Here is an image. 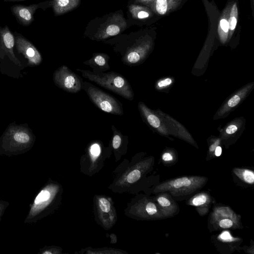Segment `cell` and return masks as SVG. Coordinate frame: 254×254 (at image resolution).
I'll use <instances>...</instances> for the list:
<instances>
[{
    "label": "cell",
    "instance_id": "cell-19",
    "mask_svg": "<svg viewBox=\"0 0 254 254\" xmlns=\"http://www.w3.org/2000/svg\"><path fill=\"white\" fill-rule=\"evenodd\" d=\"M238 19V9L236 2L231 3V6L228 17L229 30L228 39H230L233 35L237 24Z\"/></svg>",
    "mask_w": 254,
    "mask_h": 254
},
{
    "label": "cell",
    "instance_id": "cell-11",
    "mask_svg": "<svg viewBox=\"0 0 254 254\" xmlns=\"http://www.w3.org/2000/svg\"><path fill=\"white\" fill-rule=\"evenodd\" d=\"M159 193L155 199L161 212L165 218L173 217L179 211L178 204L169 193L166 192Z\"/></svg>",
    "mask_w": 254,
    "mask_h": 254
},
{
    "label": "cell",
    "instance_id": "cell-23",
    "mask_svg": "<svg viewBox=\"0 0 254 254\" xmlns=\"http://www.w3.org/2000/svg\"><path fill=\"white\" fill-rule=\"evenodd\" d=\"M90 152L91 155L94 158L98 157L101 152V148L99 144L97 143H94L90 146Z\"/></svg>",
    "mask_w": 254,
    "mask_h": 254
},
{
    "label": "cell",
    "instance_id": "cell-7",
    "mask_svg": "<svg viewBox=\"0 0 254 254\" xmlns=\"http://www.w3.org/2000/svg\"><path fill=\"white\" fill-rule=\"evenodd\" d=\"M127 27V22L123 16L115 13L109 17L95 34L98 40L105 39L109 37L119 34Z\"/></svg>",
    "mask_w": 254,
    "mask_h": 254
},
{
    "label": "cell",
    "instance_id": "cell-9",
    "mask_svg": "<svg viewBox=\"0 0 254 254\" xmlns=\"http://www.w3.org/2000/svg\"><path fill=\"white\" fill-rule=\"evenodd\" d=\"M150 46L149 40H142L137 44L129 47L122 58L124 64L133 66L139 63L144 56L148 51Z\"/></svg>",
    "mask_w": 254,
    "mask_h": 254
},
{
    "label": "cell",
    "instance_id": "cell-13",
    "mask_svg": "<svg viewBox=\"0 0 254 254\" xmlns=\"http://www.w3.org/2000/svg\"><path fill=\"white\" fill-rule=\"evenodd\" d=\"M211 195L206 192H201L193 195L187 202L188 205L195 207L198 213L201 215H206L212 203Z\"/></svg>",
    "mask_w": 254,
    "mask_h": 254
},
{
    "label": "cell",
    "instance_id": "cell-24",
    "mask_svg": "<svg viewBox=\"0 0 254 254\" xmlns=\"http://www.w3.org/2000/svg\"><path fill=\"white\" fill-rule=\"evenodd\" d=\"M240 101V97L238 95H235L229 100L228 105L229 107H233L237 105Z\"/></svg>",
    "mask_w": 254,
    "mask_h": 254
},
{
    "label": "cell",
    "instance_id": "cell-30",
    "mask_svg": "<svg viewBox=\"0 0 254 254\" xmlns=\"http://www.w3.org/2000/svg\"><path fill=\"white\" fill-rule=\"evenodd\" d=\"M222 153V148L220 146L216 147L215 150V155L216 156H219Z\"/></svg>",
    "mask_w": 254,
    "mask_h": 254
},
{
    "label": "cell",
    "instance_id": "cell-31",
    "mask_svg": "<svg viewBox=\"0 0 254 254\" xmlns=\"http://www.w3.org/2000/svg\"><path fill=\"white\" fill-rule=\"evenodd\" d=\"M6 1H19V0H4Z\"/></svg>",
    "mask_w": 254,
    "mask_h": 254
},
{
    "label": "cell",
    "instance_id": "cell-20",
    "mask_svg": "<svg viewBox=\"0 0 254 254\" xmlns=\"http://www.w3.org/2000/svg\"><path fill=\"white\" fill-rule=\"evenodd\" d=\"M234 173L244 182L252 185L254 183V172L253 171L244 168H234Z\"/></svg>",
    "mask_w": 254,
    "mask_h": 254
},
{
    "label": "cell",
    "instance_id": "cell-10",
    "mask_svg": "<svg viewBox=\"0 0 254 254\" xmlns=\"http://www.w3.org/2000/svg\"><path fill=\"white\" fill-rule=\"evenodd\" d=\"M44 2L31 4L29 6L15 5L11 10L19 23L23 26L29 25L34 20L33 15L35 11L43 7Z\"/></svg>",
    "mask_w": 254,
    "mask_h": 254
},
{
    "label": "cell",
    "instance_id": "cell-28",
    "mask_svg": "<svg viewBox=\"0 0 254 254\" xmlns=\"http://www.w3.org/2000/svg\"><path fill=\"white\" fill-rule=\"evenodd\" d=\"M155 0H135V3L142 4L145 6H147Z\"/></svg>",
    "mask_w": 254,
    "mask_h": 254
},
{
    "label": "cell",
    "instance_id": "cell-6",
    "mask_svg": "<svg viewBox=\"0 0 254 254\" xmlns=\"http://www.w3.org/2000/svg\"><path fill=\"white\" fill-rule=\"evenodd\" d=\"M210 222L215 224L216 229L238 228V216L229 207L221 206L213 210Z\"/></svg>",
    "mask_w": 254,
    "mask_h": 254
},
{
    "label": "cell",
    "instance_id": "cell-4",
    "mask_svg": "<svg viewBox=\"0 0 254 254\" xmlns=\"http://www.w3.org/2000/svg\"><path fill=\"white\" fill-rule=\"evenodd\" d=\"M82 89L85 91L91 101L101 110L116 115L124 114L122 103L111 95L87 81H82Z\"/></svg>",
    "mask_w": 254,
    "mask_h": 254
},
{
    "label": "cell",
    "instance_id": "cell-5",
    "mask_svg": "<svg viewBox=\"0 0 254 254\" xmlns=\"http://www.w3.org/2000/svg\"><path fill=\"white\" fill-rule=\"evenodd\" d=\"M53 80L57 86L67 92L77 93L82 89V79L64 65L54 71Z\"/></svg>",
    "mask_w": 254,
    "mask_h": 254
},
{
    "label": "cell",
    "instance_id": "cell-32",
    "mask_svg": "<svg viewBox=\"0 0 254 254\" xmlns=\"http://www.w3.org/2000/svg\"><path fill=\"white\" fill-rule=\"evenodd\" d=\"M176 0V1H181V0Z\"/></svg>",
    "mask_w": 254,
    "mask_h": 254
},
{
    "label": "cell",
    "instance_id": "cell-25",
    "mask_svg": "<svg viewBox=\"0 0 254 254\" xmlns=\"http://www.w3.org/2000/svg\"><path fill=\"white\" fill-rule=\"evenodd\" d=\"M162 159L165 162H171L174 159L173 155L169 152L164 153L162 156Z\"/></svg>",
    "mask_w": 254,
    "mask_h": 254
},
{
    "label": "cell",
    "instance_id": "cell-27",
    "mask_svg": "<svg viewBox=\"0 0 254 254\" xmlns=\"http://www.w3.org/2000/svg\"><path fill=\"white\" fill-rule=\"evenodd\" d=\"M237 130V127L234 125H232L227 127L226 132L228 134H232L235 132Z\"/></svg>",
    "mask_w": 254,
    "mask_h": 254
},
{
    "label": "cell",
    "instance_id": "cell-18",
    "mask_svg": "<svg viewBox=\"0 0 254 254\" xmlns=\"http://www.w3.org/2000/svg\"><path fill=\"white\" fill-rule=\"evenodd\" d=\"M132 17L136 19L148 18L152 16L153 11L147 6L132 4L128 7Z\"/></svg>",
    "mask_w": 254,
    "mask_h": 254
},
{
    "label": "cell",
    "instance_id": "cell-21",
    "mask_svg": "<svg viewBox=\"0 0 254 254\" xmlns=\"http://www.w3.org/2000/svg\"><path fill=\"white\" fill-rule=\"evenodd\" d=\"M141 177V172L138 170H134L131 171L127 177V180L129 183H135Z\"/></svg>",
    "mask_w": 254,
    "mask_h": 254
},
{
    "label": "cell",
    "instance_id": "cell-29",
    "mask_svg": "<svg viewBox=\"0 0 254 254\" xmlns=\"http://www.w3.org/2000/svg\"><path fill=\"white\" fill-rule=\"evenodd\" d=\"M8 203L7 202H4L3 201L0 200V218L2 214L3 211L5 209L8 205Z\"/></svg>",
    "mask_w": 254,
    "mask_h": 254
},
{
    "label": "cell",
    "instance_id": "cell-22",
    "mask_svg": "<svg viewBox=\"0 0 254 254\" xmlns=\"http://www.w3.org/2000/svg\"><path fill=\"white\" fill-rule=\"evenodd\" d=\"M98 203L100 208L102 211L107 213L110 211L111 205L110 202L105 198H100L99 199Z\"/></svg>",
    "mask_w": 254,
    "mask_h": 254
},
{
    "label": "cell",
    "instance_id": "cell-3",
    "mask_svg": "<svg viewBox=\"0 0 254 254\" xmlns=\"http://www.w3.org/2000/svg\"><path fill=\"white\" fill-rule=\"evenodd\" d=\"M208 178L203 176H184L169 180L158 185L156 192H166L175 197L190 195L203 188Z\"/></svg>",
    "mask_w": 254,
    "mask_h": 254
},
{
    "label": "cell",
    "instance_id": "cell-8",
    "mask_svg": "<svg viewBox=\"0 0 254 254\" xmlns=\"http://www.w3.org/2000/svg\"><path fill=\"white\" fill-rule=\"evenodd\" d=\"M15 43L18 52L27 60L29 66H37L41 63L42 57L41 54L30 41L22 36H17Z\"/></svg>",
    "mask_w": 254,
    "mask_h": 254
},
{
    "label": "cell",
    "instance_id": "cell-17",
    "mask_svg": "<svg viewBox=\"0 0 254 254\" xmlns=\"http://www.w3.org/2000/svg\"><path fill=\"white\" fill-rule=\"evenodd\" d=\"M80 0H52L51 5L56 15L66 13L77 7Z\"/></svg>",
    "mask_w": 254,
    "mask_h": 254
},
{
    "label": "cell",
    "instance_id": "cell-14",
    "mask_svg": "<svg viewBox=\"0 0 254 254\" xmlns=\"http://www.w3.org/2000/svg\"><path fill=\"white\" fill-rule=\"evenodd\" d=\"M109 56L104 53H94L92 57L83 62V64L90 66L94 73L104 72L110 69L109 64Z\"/></svg>",
    "mask_w": 254,
    "mask_h": 254
},
{
    "label": "cell",
    "instance_id": "cell-26",
    "mask_svg": "<svg viewBox=\"0 0 254 254\" xmlns=\"http://www.w3.org/2000/svg\"><path fill=\"white\" fill-rule=\"evenodd\" d=\"M172 83V80L170 78H166L164 80L159 81L158 83V86L160 87L165 86L170 84Z\"/></svg>",
    "mask_w": 254,
    "mask_h": 254
},
{
    "label": "cell",
    "instance_id": "cell-16",
    "mask_svg": "<svg viewBox=\"0 0 254 254\" xmlns=\"http://www.w3.org/2000/svg\"><path fill=\"white\" fill-rule=\"evenodd\" d=\"M231 3L223 10L218 25V34L220 41L225 43L228 39L229 24L228 21Z\"/></svg>",
    "mask_w": 254,
    "mask_h": 254
},
{
    "label": "cell",
    "instance_id": "cell-2",
    "mask_svg": "<svg viewBox=\"0 0 254 254\" xmlns=\"http://www.w3.org/2000/svg\"><path fill=\"white\" fill-rule=\"evenodd\" d=\"M34 136L23 126L11 125L5 130L1 147L5 154L16 155L27 151L34 143Z\"/></svg>",
    "mask_w": 254,
    "mask_h": 254
},
{
    "label": "cell",
    "instance_id": "cell-12",
    "mask_svg": "<svg viewBox=\"0 0 254 254\" xmlns=\"http://www.w3.org/2000/svg\"><path fill=\"white\" fill-rule=\"evenodd\" d=\"M0 44L11 61L16 64L20 65V62L15 56L13 52L15 44L14 36L7 26L2 28L0 27Z\"/></svg>",
    "mask_w": 254,
    "mask_h": 254
},
{
    "label": "cell",
    "instance_id": "cell-15",
    "mask_svg": "<svg viewBox=\"0 0 254 254\" xmlns=\"http://www.w3.org/2000/svg\"><path fill=\"white\" fill-rule=\"evenodd\" d=\"M180 3V1L175 0H155L146 6L155 13L165 15L177 8Z\"/></svg>",
    "mask_w": 254,
    "mask_h": 254
},
{
    "label": "cell",
    "instance_id": "cell-1",
    "mask_svg": "<svg viewBox=\"0 0 254 254\" xmlns=\"http://www.w3.org/2000/svg\"><path fill=\"white\" fill-rule=\"evenodd\" d=\"M82 76L91 81L129 101L133 99L134 93L128 80L123 75L115 71L94 73L89 70L76 69Z\"/></svg>",
    "mask_w": 254,
    "mask_h": 254
}]
</instances>
